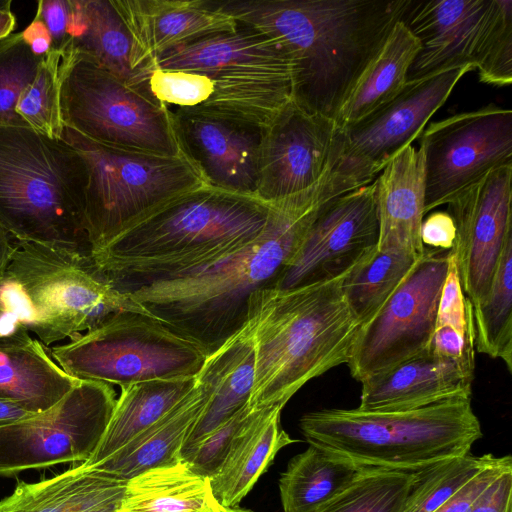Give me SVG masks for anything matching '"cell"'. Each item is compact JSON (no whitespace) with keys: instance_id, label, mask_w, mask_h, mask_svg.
Segmentation results:
<instances>
[{"instance_id":"46","label":"cell","mask_w":512,"mask_h":512,"mask_svg":"<svg viewBox=\"0 0 512 512\" xmlns=\"http://www.w3.org/2000/svg\"><path fill=\"white\" fill-rule=\"evenodd\" d=\"M469 512H512V467L481 492Z\"/></svg>"},{"instance_id":"42","label":"cell","mask_w":512,"mask_h":512,"mask_svg":"<svg viewBox=\"0 0 512 512\" xmlns=\"http://www.w3.org/2000/svg\"><path fill=\"white\" fill-rule=\"evenodd\" d=\"M252 411L248 406L198 441L181 456L196 474L212 478L221 468L232 444Z\"/></svg>"},{"instance_id":"4","label":"cell","mask_w":512,"mask_h":512,"mask_svg":"<svg viewBox=\"0 0 512 512\" xmlns=\"http://www.w3.org/2000/svg\"><path fill=\"white\" fill-rule=\"evenodd\" d=\"M348 272L251 296L247 322L256 363L250 411L284 407L307 382L347 364L360 328L343 292Z\"/></svg>"},{"instance_id":"34","label":"cell","mask_w":512,"mask_h":512,"mask_svg":"<svg viewBox=\"0 0 512 512\" xmlns=\"http://www.w3.org/2000/svg\"><path fill=\"white\" fill-rule=\"evenodd\" d=\"M73 7L65 53L84 54L129 83L134 76L132 40L113 0H73Z\"/></svg>"},{"instance_id":"29","label":"cell","mask_w":512,"mask_h":512,"mask_svg":"<svg viewBox=\"0 0 512 512\" xmlns=\"http://www.w3.org/2000/svg\"><path fill=\"white\" fill-rule=\"evenodd\" d=\"M79 381L27 330L0 343V391L30 412L51 409Z\"/></svg>"},{"instance_id":"23","label":"cell","mask_w":512,"mask_h":512,"mask_svg":"<svg viewBox=\"0 0 512 512\" xmlns=\"http://www.w3.org/2000/svg\"><path fill=\"white\" fill-rule=\"evenodd\" d=\"M379 217L378 251L403 250L423 255L424 155L419 146L403 148L375 179Z\"/></svg>"},{"instance_id":"47","label":"cell","mask_w":512,"mask_h":512,"mask_svg":"<svg viewBox=\"0 0 512 512\" xmlns=\"http://www.w3.org/2000/svg\"><path fill=\"white\" fill-rule=\"evenodd\" d=\"M12 250L13 238L0 225V288L9 264ZM25 330H27L25 327L16 324L6 314L0 298V343Z\"/></svg>"},{"instance_id":"41","label":"cell","mask_w":512,"mask_h":512,"mask_svg":"<svg viewBox=\"0 0 512 512\" xmlns=\"http://www.w3.org/2000/svg\"><path fill=\"white\" fill-rule=\"evenodd\" d=\"M475 70L480 82L495 87L512 82V1L496 0L485 46Z\"/></svg>"},{"instance_id":"2","label":"cell","mask_w":512,"mask_h":512,"mask_svg":"<svg viewBox=\"0 0 512 512\" xmlns=\"http://www.w3.org/2000/svg\"><path fill=\"white\" fill-rule=\"evenodd\" d=\"M410 0H225L215 5L274 39L292 63L293 102L334 119Z\"/></svg>"},{"instance_id":"17","label":"cell","mask_w":512,"mask_h":512,"mask_svg":"<svg viewBox=\"0 0 512 512\" xmlns=\"http://www.w3.org/2000/svg\"><path fill=\"white\" fill-rule=\"evenodd\" d=\"M339 152L334 119L291 101L264 130L257 197L273 202L314 186L333 170Z\"/></svg>"},{"instance_id":"37","label":"cell","mask_w":512,"mask_h":512,"mask_svg":"<svg viewBox=\"0 0 512 512\" xmlns=\"http://www.w3.org/2000/svg\"><path fill=\"white\" fill-rule=\"evenodd\" d=\"M419 471L369 467L318 512H401L415 488Z\"/></svg>"},{"instance_id":"30","label":"cell","mask_w":512,"mask_h":512,"mask_svg":"<svg viewBox=\"0 0 512 512\" xmlns=\"http://www.w3.org/2000/svg\"><path fill=\"white\" fill-rule=\"evenodd\" d=\"M419 49L418 39L398 21L338 110L336 125L346 128L396 97L408 81Z\"/></svg>"},{"instance_id":"33","label":"cell","mask_w":512,"mask_h":512,"mask_svg":"<svg viewBox=\"0 0 512 512\" xmlns=\"http://www.w3.org/2000/svg\"><path fill=\"white\" fill-rule=\"evenodd\" d=\"M222 508L210 480L180 460L126 481L117 512H220Z\"/></svg>"},{"instance_id":"32","label":"cell","mask_w":512,"mask_h":512,"mask_svg":"<svg viewBox=\"0 0 512 512\" xmlns=\"http://www.w3.org/2000/svg\"><path fill=\"white\" fill-rule=\"evenodd\" d=\"M196 377L144 381L121 388L105 433L91 457L93 467L150 427L195 387Z\"/></svg>"},{"instance_id":"7","label":"cell","mask_w":512,"mask_h":512,"mask_svg":"<svg viewBox=\"0 0 512 512\" xmlns=\"http://www.w3.org/2000/svg\"><path fill=\"white\" fill-rule=\"evenodd\" d=\"M5 275L23 292L29 332L45 347L73 340L121 312L153 316L129 292L109 284L90 253L13 238Z\"/></svg>"},{"instance_id":"6","label":"cell","mask_w":512,"mask_h":512,"mask_svg":"<svg viewBox=\"0 0 512 512\" xmlns=\"http://www.w3.org/2000/svg\"><path fill=\"white\" fill-rule=\"evenodd\" d=\"M299 426L309 444L358 465L407 471L469 454L482 437L471 398L398 412L322 409L304 414Z\"/></svg>"},{"instance_id":"12","label":"cell","mask_w":512,"mask_h":512,"mask_svg":"<svg viewBox=\"0 0 512 512\" xmlns=\"http://www.w3.org/2000/svg\"><path fill=\"white\" fill-rule=\"evenodd\" d=\"M111 384L84 380L51 409L0 427V476L66 462H86L112 416Z\"/></svg>"},{"instance_id":"44","label":"cell","mask_w":512,"mask_h":512,"mask_svg":"<svg viewBox=\"0 0 512 512\" xmlns=\"http://www.w3.org/2000/svg\"><path fill=\"white\" fill-rule=\"evenodd\" d=\"M73 0H40L37 2L35 18L40 20L48 31L51 51L65 53L70 42L73 21Z\"/></svg>"},{"instance_id":"9","label":"cell","mask_w":512,"mask_h":512,"mask_svg":"<svg viewBox=\"0 0 512 512\" xmlns=\"http://www.w3.org/2000/svg\"><path fill=\"white\" fill-rule=\"evenodd\" d=\"M59 80L65 127L106 146L185 156L170 114L90 57L65 53Z\"/></svg>"},{"instance_id":"45","label":"cell","mask_w":512,"mask_h":512,"mask_svg":"<svg viewBox=\"0 0 512 512\" xmlns=\"http://www.w3.org/2000/svg\"><path fill=\"white\" fill-rule=\"evenodd\" d=\"M456 225L448 212L437 211L423 219L420 239L429 249L450 251L456 240Z\"/></svg>"},{"instance_id":"39","label":"cell","mask_w":512,"mask_h":512,"mask_svg":"<svg viewBox=\"0 0 512 512\" xmlns=\"http://www.w3.org/2000/svg\"><path fill=\"white\" fill-rule=\"evenodd\" d=\"M492 454H466L420 469L418 481L401 512H435L456 490L490 463Z\"/></svg>"},{"instance_id":"8","label":"cell","mask_w":512,"mask_h":512,"mask_svg":"<svg viewBox=\"0 0 512 512\" xmlns=\"http://www.w3.org/2000/svg\"><path fill=\"white\" fill-rule=\"evenodd\" d=\"M62 139L85 159L84 228L90 253L132 220L205 184L185 156H161L92 141L65 127Z\"/></svg>"},{"instance_id":"27","label":"cell","mask_w":512,"mask_h":512,"mask_svg":"<svg viewBox=\"0 0 512 512\" xmlns=\"http://www.w3.org/2000/svg\"><path fill=\"white\" fill-rule=\"evenodd\" d=\"M211 396L207 382L197 377L193 390L150 427L111 456L94 465L117 479H129L152 468L181 460L182 446Z\"/></svg>"},{"instance_id":"13","label":"cell","mask_w":512,"mask_h":512,"mask_svg":"<svg viewBox=\"0 0 512 512\" xmlns=\"http://www.w3.org/2000/svg\"><path fill=\"white\" fill-rule=\"evenodd\" d=\"M427 248L378 313L358 330L347 362L363 382L430 350L449 251Z\"/></svg>"},{"instance_id":"43","label":"cell","mask_w":512,"mask_h":512,"mask_svg":"<svg viewBox=\"0 0 512 512\" xmlns=\"http://www.w3.org/2000/svg\"><path fill=\"white\" fill-rule=\"evenodd\" d=\"M512 467L510 456L494 457L456 490L435 512H469L481 492L503 471Z\"/></svg>"},{"instance_id":"20","label":"cell","mask_w":512,"mask_h":512,"mask_svg":"<svg viewBox=\"0 0 512 512\" xmlns=\"http://www.w3.org/2000/svg\"><path fill=\"white\" fill-rule=\"evenodd\" d=\"M170 116L183 154L206 185L257 197L265 129L204 117Z\"/></svg>"},{"instance_id":"21","label":"cell","mask_w":512,"mask_h":512,"mask_svg":"<svg viewBox=\"0 0 512 512\" xmlns=\"http://www.w3.org/2000/svg\"><path fill=\"white\" fill-rule=\"evenodd\" d=\"M132 40L135 74L160 54L231 30L237 21L211 0H113Z\"/></svg>"},{"instance_id":"51","label":"cell","mask_w":512,"mask_h":512,"mask_svg":"<svg viewBox=\"0 0 512 512\" xmlns=\"http://www.w3.org/2000/svg\"><path fill=\"white\" fill-rule=\"evenodd\" d=\"M220 512H252V511L243 509L240 507H235V508H224L223 507Z\"/></svg>"},{"instance_id":"36","label":"cell","mask_w":512,"mask_h":512,"mask_svg":"<svg viewBox=\"0 0 512 512\" xmlns=\"http://www.w3.org/2000/svg\"><path fill=\"white\" fill-rule=\"evenodd\" d=\"M512 238L501 253L490 289L472 306L475 349L512 371Z\"/></svg>"},{"instance_id":"50","label":"cell","mask_w":512,"mask_h":512,"mask_svg":"<svg viewBox=\"0 0 512 512\" xmlns=\"http://www.w3.org/2000/svg\"><path fill=\"white\" fill-rule=\"evenodd\" d=\"M12 1H0V39L13 33L16 17L11 10Z\"/></svg>"},{"instance_id":"14","label":"cell","mask_w":512,"mask_h":512,"mask_svg":"<svg viewBox=\"0 0 512 512\" xmlns=\"http://www.w3.org/2000/svg\"><path fill=\"white\" fill-rule=\"evenodd\" d=\"M420 136L424 215L491 171L512 165V111L493 103L432 122Z\"/></svg>"},{"instance_id":"5","label":"cell","mask_w":512,"mask_h":512,"mask_svg":"<svg viewBox=\"0 0 512 512\" xmlns=\"http://www.w3.org/2000/svg\"><path fill=\"white\" fill-rule=\"evenodd\" d=\"M87 183L85 159L63 139L0 125V225L12 238L90 253Z\"/></svg>"},{"instance_id":"3","label":"cell","mask_w":512,"mask_h":512,"mask_svg":"<svg viewBox=\"0 0 512 512\" xmlns=\"http://www.w3.org/2000/svg\"><path fill=\"white\" fill-rule=\"evenodd\" d=\"M269 202L206 184L132 220L91 253L100 275L128 292L216 262L264 230Z\"/></svg>"},{"instance_id":"26","label":"cell","mask_w":512,"mask_h":512,"mask_svg":"<svg viewBox=\"0 0 512 512\" xmlns=\"http://www.w3.org/2000/svg\"><path fill=\"white\" fill-rule=\"evenodd\" d=\"M126 481L82 463L51 478L18 481L0 512H117Z\"/></svg>"},{"instance_id":"35","label":"cell","mask_w":512,"mask_h":512,"mask_svg":"<svg viewBox=\"0 0 512 512\" xmlns=\"http://www.w3.org/2000/svg\"><path fill=\"white\" fill-rule=\"evenodd\" d=\"M423 255L376 249L349 270L343 292L360 327L378 313Z\"/></svg>"},{"instance_id":"28","label":"cell","mask_w":512,"mask_h":512,"mask_svg":"<svg viewBox=\"0 0 512 512\" xmlns=\"http://www.w3.org/2000/svg\"><path fill=\"white\" fill-rule=\"evenodd\" d=\"M282 409L275 406L251 412L221 468L209 479L220 506L239 507L279 450L295 442L281 427Z\"/></svg>"},{"instance_id":"16","label":"cell","mask_w":512,"mask_h":512,"mask_svg":"<svg viewBox=\"0 0 512 512\" xmlns=\"http://www.w3.org/2000/svg\"><path fill=\"white\" fill-rule=\"evenodd\" d=\"M512 165L491 171L448 205L456 225L453 254L472 306L486 297L501 253L512 238Z\"/></svg>"},{"instance_id":"48","label":"cell","mask_w":512,"mask_h":512,"mask_svg":"<svg viewBox=\"0 0 512 512\" xmlns=\"http://www.w3.org/2000/svg\"><path fill=\"white\" fill-rule=\"evenodd\" d=\"M22 34L35 54L45 56L50 51V36L40 20L34 17L32 22L22 31Z\"/></svg>"},{"instance_id":"10","label":"cell","mask_w":512,"mask_h":512,"mask_svg":"<svg viewBox=\"0 0 512 512\" xmlns=\"http://www.w3.org/2000/svg\"><path fill=\"white\" fill-rule=\"evenodd\" d=\"M49 352L68 374L120 388L144 381L196 377L207 357L200 346L157 318L135 312L115 314Z\"/></svg>"},{"instance_id":"24","label":"cell","mask_w":512,"mask_h":512,"mask_svg":"<svg viewBox=\"0 0 512 512\" xmlns=\"http://www.w3.org/2000/svg\"><path fill=\"white\" fill-rule=\"evenodd\" d=\"M146 67L292 73V63L285 50L262 31L242 22L231 30L172 48L143 68Z\"/></svg>"},{"instance_id":"22","label":"cell","mask_w":512,"mask_h":512,"mask_svg":"<svg viewBox=\"0 0 512 512\" xmlns=\"http://www.w3.org/2000/svg\"><path fill=\"white\" fill-rule=\"evenodd\" d=\"M474 372L430 350L361 382L359 410L398 412L471 398Z\"/></svg>"},{"instance_id":"49","label":"cell","mask_w":512,"mask_h":512,"mask_svg":"<svg viewBox=\"0 0 512 512\" xmlns=\"http://www.w3.org/2000/svg\"><path fill=\"white\" fill-rule=\"evenodd\" d=\"M28 411L18 401L0 391V427L10 425L36 416Z\"/></svg>"},{"instance_id":"31","label":"cell","mask_w":512,"mask_h":512,"mask_svg":"<svg viewBox=\"0 0 512 512\" xmlns=\"http://www.w3.org/2000/svg\"><path fill=\"white\" fill-rule=\"evenodd\" d=\"M369 467L326 448L309 444L294 456L279 479L284 512H318Z\"/></svg>"},{"instance_id":"19","label":"cell","mask_w":512,"mask_h":512,"mask_svg":"<svg viewBox=\"0 0 512 512\" xmlns=\"http://www.w3.org/2000/svg\"><path fill=\"white\" fill-rule=\"evenodd\" d=\"M496 0H410L401 21L420 49L408 80L447 69L475 66L489 30Z\"/></svg>"},{"instance_id":"18","label":"cell","mask_w":512,"mask_h":512,"mask_svg":"<svg viewBox=\"0 0 512 512\" xmlns=\"http://www.w3.org/2000/svg\"><path fill=\"white\" fill-rule=\"evenodd\" d=\"M378 237L374 180L335 197L322 208L277 288L308 285L346 273L377 249Z\"/></svg>"},{"instance_id":"1","label":"cell","mask_w":512,"mask_h":512,"mask_svg":"<svg viewBox=\"0 0 512 512\" xmlns=\"http://www.w3.org/2000/svg\"><path fill=\"white\" fill-rule=\"evenodd\" d=\"M354 188L350 180L331 171L314 186L269 202L264 230L246 247L129 293L155 318L209 355L245 325L251 296L279 285L322 208Z\"/></svg>"},{"instance_id":"15","label":"cell","mask_w":512,"mask_h":512,"mask_svg":"<svg viewBox=\"0 0 512 512\" xmlns=\"http://www.w3.org/2000/svg\"><path fill=\"white\" fill-rule=\"evenodd\" d=\"M472 70L463 66L408 80L391 101L340 128V152L333 170L361 186L373 182L403 148L420 136L456 84Z\"/></svg>"},{"instance_id":"25","label":"cell","mask_w":512,"mask_h":512,"mask_svg":"<svg viewBox=\"0 0 512 512\" xmlns=\"http://www.w3.org/2000/svg\"><path fill=\"white\" fill-rule=\"evenodd\" d=\"M255 363L254 339L248 322L207 355L197 377L209 384L211 396L188 434L180 457L248 406L254 385Z\"/></svg>"},{"instance_id":"38","label":"cell","mask_w":512,"mask_h":512,"mask_svg":"<svg viewBox=\"0 0 512 512\" xmlns=\"http://www.w3.org/2000/svg\"><path fill=\"white\" fill-rule=\"evenodd\" d=\"M61 54L49 51L40 62L33 81L21 94L16 112L32 129L52 139H62L59 66Z\"/></svg>"},{"instance_id":"40","label":"cell","mask_w":512,"mask_h":512,"mask_svg":"<svg viewBox=\"0 0 512 512\" xmlns=\"http://www.w3.org/2000/svg\"><path fill=\"white\" fill-rule=\"evenodd\" d=\"M43 57L32 51L22 31L0 39V125L28 126L16 106Z\"/></svg>"},{"instance_id":"11","label":"cell","mask_w":512,"mask_h":512,"mask_svg":"<svg viewBox=\"0 0 512 512\" xmlns=\"http://www.w3.org/2000/svg\"><path fill=\"white\" fill-rule=\"evenodd\" d=\"M129 84L170 115L218 119L262 129L293 101L291 72L146 67L136 71Z\"/></svg>"}]
</instances>
